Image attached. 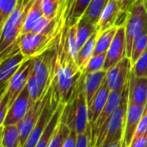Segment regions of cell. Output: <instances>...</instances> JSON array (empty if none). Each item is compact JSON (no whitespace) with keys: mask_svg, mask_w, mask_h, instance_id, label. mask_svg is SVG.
Listing matches in <instances>:
<instances>
[{"mask_svg":"<svg viewBox=\"0 0 147 147\" xmlns=\"http://www.w3.org/2000/svg\"><path fill=\"white\" fill-rule=\"evenodd\" d=\"M33 70V59H27L18 69V71L15 73V75L11 78L9 83L3 87L2 91H5L9 101V107L16 101L17 96L21 94V92L27 86L29 76Z\"/></svg>","mask_w":147,"mask_h":147,"instance_id":"9c48e42d","label":"cell"},{"mask_svg":"<svg viewBox=\"0 0 147 147\" xmlns=\"http://www.w3.org/2000/svg\"><path fill=\"white\" fill-rule=\"evenodd\" d=\"M127 38V55L130 59L134 39L147 32V9L144 0H137L129 10L128 19L125 26Z\"/></svg>","mask_w":147,"mask_h":147,"instance_id":"5b68a950","label":"cell"},{"mask_svg":"<svg viewBox=\"0 0 147 147\" xmlns=\"http://www.w3.org/2000/svg\"><path fill=\"white\" fill-rule=\"evenodd\" d=\"M129 147H147V135L140 138L137 140L132 141Z\"/></svg>","mask_w":147,"mask_h":147,"instance_id":"b9f144b4","label":"cell"},{"mask_svg":"<svg viewBox=\"0 0 147 147\" xmlns=\"http://www.w3.org/2000/svg\"><path fill=\"white\" fill-rule=\"evenodd\" d=\"M68 30L69 26L65 22L64 30L56 37L55 65L51 84L54 99L63 104H66L72 98L83 74L69 51Z\"/></svg>","mask_w":147,"mask_h":147,"instance_id":"6da1fadb","label":"cell"},{"mask_svg":"<svg viewBox=\"0 0 147 147\" xmlns=\"http://www.w3.org/2000/svg\"><path fill=\"white\" fill-rule=\"evenodd\" d=\"M105 147H122V141L121 142H115V143H113V144H110L109 146Z\"/></svg>","mask_w":147,"mask_h":147,"instance_id":"7bdbcfd3","label":"cell"},{"mask_svg":"<svg viewBox=\"0 0 147 147\" xmlns=\"http://www.w3.org/2000/svg\"><path fill=\"white\" fill-rule=\"evenodd\" d=\"M64 107H65V104H63V103L59 104L56 111L54 112L50 122L48 123L41 139L40 140L36 147H48L49 143L51 141V139H52V137L60 121V118H61V115H62Z\"/></svg>","mask_w":147,"mask_h":147,"instance_id":"603a6c76","label":"cell"},{"mask_svg":"<svg viewBox=\"0 0 147 147\" xmlns=\"http://www.w3.org/2000/svg\"><path fill=\"white\" fill-rule=\"evenodd\" d=\"M55 43L49 50L33 58V71L44 92L51 86L55 65Z\"/></svg>","mask_w":147,"mask_h":147,"instance_id":"52a82bcc","label":"cell"},{"mask_svg":"<svg viewBox=\"0 0 147 147\" xmlns=\"http://www.w3.org/2000/svg\"><path fill=\"white\" fill-rule=\"evenodd\" d=\"M132 70V63L128 57L124 58L116 65L107 71L106 82L110 90H124L129 82Z\"/></svg>","mask_w":147,"mask_h":147,"instance_id":"7c38bea8","label":"cell"},{"mask_svg":"<svg viewBox=\"0 0 147 147\" xmlns=\"http://www.w3.org/2000/svg\"><path fill=\"white\" fill-rule=\"evenodd\" d=\"M117 29H118V28L113 27V28L99 34V36L96 40V47H95L94 55L107 53L115 36Z\"/></svg>","mask_w":147,"mask_h":147,"instance_id":"4316f807","label":"cell"},{"mask_svg":"<svg viewBox=\"0 0 147 147\" xmlns=\"http://www.w3.org/2000/svg\"><path fill=\"white\" fill-rule=\"evenodd\" d=\"M67 40H68L69 51L71 56L73 57V59L76 60L79 53V49L77 45V24L72 27H69Z\"/></svg>","mask_w":147,"mask_h":147,"instance_id":"d590c367","label":"cell"},{"mask_svg":"<svg viewBox=\"0 0 147 147\" xmlns=\"http://www.w3.org/2000/svg\"><path fill=\"white\" fill-rule=\"evenodd\" d=\"M78 134L75 131H71L67 137L66 140L65 141V144L63 147H76L77 146V142H78Z\"/></svg>","mask_w":147,"mask_h":147,"instance_id":"ab89813d","label":"cell"},{"mask_svg":"<svg viewBox=\"0 0 147 147\" xmlns=\"http://www.w3.org/2000/svg\"><path fill=\"white\" fill-rule=\"evenodd\" d=\"M60 121L78 134H84L90 125L89 108L84 88V77L78 84L77 90L69 102L65 104Z\"/></svg>","mask_w":147,"mask_h":147,"instance_id":"7a4b0ae2","label":"cell"},{"mask_svg":"<svg viewBox=\"0 0 147 147\" xmlns=\"http://www.w3.org/2000/svg\"><path fill=\"white\" fill-rule=\"evenodd\" d=\"M70 133V128L60 121L51 139L48 147H63Z\"/></svg>","mask_w":147,"mask_h":147,"instance_id":"f1b7e54d","label":"cell"},{"mask_svg":"<svg viewBox=\"0 0 147 147\" xmlns=\"http://www.w3.org/2000/svg\"><path fill=\"white\" fill-rule=\"evenodd\" d=\"M128 102L147 105V78H138L131 72L128 82Z\"/></svg>","mask_w":147,"mask_h":147,"instance_id":"2e32d148","label":"cell"},{"mask_svg":"<svg viewBox=\"0 0 147 147\" xmlns=\"http://www.w3.org/2000/svg\"><path fill=\"white\" fill-rule=\"evenodd\" d=\"M96 31L97 28L96 25L80 19L77 24V45L79 51L90 36Z\"/></svg>","mask_w":147,"mask_h":147,"instance_id":"83f0119b","label":"cell"},{"mask_svg":"<svg viewBox=\"0 0 147 147\" xmlns=\"http://www.w3.org/2000/svg\"><path fill=\"white\" fill-rule=\"evenodd\" d=\"M120 11L121 8L119 6L118 0H109L101 14L100 19L96 25L97 30L102 33L115 27V22Z\"/></svg>","mask_w":147,"mask_h":147,"instance_id":"ffe728a7","label":"cell"},{"mask_svg":"<svg viewBox=\"0 0 147 147\" xmlns=\"http://www.w3.org/2000/svg\"><path fill=\"white\" fill-rule=\"evenodd\" d=\"M128 15H129V11H124V10H121L118 14V16L116 18V21L115 22V27L116 28H122L125 27L128 19Z\"/></svg>","mask_w":147,"mask_h":147,"instance_id":"f35d334b","label":"cell"},{"mask_svg":"<svg viewBox=\"0 0 147 147\" xmlns=\"http://www.w3.org/2000/svg\"><path fill=\"white\" fill-rule=\"evenodd\" d=\"M34 104V102L31 100L26 86L24 90L21 92V94L17 96L13 104L9 107L4 121L1 125V127L4 126L18 125L23 120V118Z\"/></svg>","mask_w":147,"mask_h":147,"instance_id":"8fae6325","label":"cell"},{"mask_svg":"<svg viewBox=\"0 0 147 147\" xmlns=\"http://www.w3.org/2000/svg\"><path fill=\"white\" fill-rule=\"evenodd\" d=\"M124 90L110 91L108 102H107L102 112L101 113L100 116L98 117V119L96 120V121L94 124H92V125L90 124L91 133H92V144L95 142V140L97 139V137L103 131V129L105 128L110 117L112 116V115L115 112V110L120 106Z\"/></svg>","mask_w":147,"mask_h":147,"instance_id":"30bf717a","label":"cell"},{"mask_svg":"<svg viewBox=\"0 0 147 147\" xmlns=\"http://www.w3.org/2000/svg\"><path fill=\"white\" fill-rule=\"evenodd\" d=\"M122 147H124V146H122Z\"/></svg>","mask_w":147,"mask_h":147,"instance_id":"f6af8a7d","label":"cell"},{"mask_svg":"<svg viewBox=\"0 0 147 147\" xmlns=\"http://www.w3.org/2000/svg\"><path fill=\"white\" fill-rule=\"evenodd\" d=\"M147 135V106L146 109V111H145V114L143 115V117L141 118L140 123H139V126L136 129V132H135V134H134V137L133 139V141L134 140H139L140 138L143 137V136H146Z\"/></svg>","mask_w":147,"mask_h":147,"instance_id":"74e56055","label":"cell"},{"mask_svg":"<svg viewBox=\"0 0 147 147\" xmlns=\"http://www.w3.org/2000/svg\"><path fill=\"white\" fill-rule=\"evenodd\" d=\"M146 106L128 102L122 140V146L124 147L130 146L139 123L145 114Z\"/></svg>","mask_w":147,"mask_h":147,"instance_id":"9a60e30c","label":"cell"},{"mask_svg":"<svg viewBox=\"0 0 147 147\" xmlns=\"http://www.w3.org/2000/svg\"><path fill=\"white\" fill-rule=\"evenodd\" d=\"M127 106L128 84L123 91L120 106L110 117L103 131L92 144V147H105L110 144L122 141Z\"/></svg>","mask_w":147,"mask_h":147,"instance_id":"3957f363","label":"cell"},{"mask_svg":"<svg viewBox=\"0 0 147 147\" xmlns=\"http://www.w3.org/2000/svg\"><path fill=\"white\" fill-rule=\"evenodd\" d=\"M49 92H50V88L40 99H39L37 102H34V104L30 108V109L28 110V112L27 113L23 120L17 125L19 131H20V135H21L22 147L24 145L25 141L27 140L32 130L36 126L37 122L39 121V119L41 115V113L48 99Z\"/></svg>","mask_w":147,"mask_h":147,"instance_id":"4fadbf2b","label":"cell"},{"mask_svg":"<svg viewBox=\"0 0 147 147\" xmlns=\"http://www.w3.org/2000/svg\"><path fill=\"white\" fill-rule=\"evenodd\" d=\"M1 147H22L21 135L17 125L2 127Z\"/></svg>","mask_w":147,"mask_h":147,"instance_id":"d4e9b609","label":"cell"},{"mask_svg":"<svg viewBox=\"0 0 147 147\" xmlns=\"http://www.w3.org/2000/svg\"><path fill=\"white\" fill-rule=\"evenodd\" d=\"M107 71H100L96 72H92L89 74H84V88L85 96L87 98L88 105L90 103L96 94L101 89L105 78H106Z\"/></svg>","mask_w":147,"mask_h":147,"instance_id":"d6986e66","label":"cell"},{"mask_svg":"<svg viewBox=\"0 0 147 147\" xmlns=\"http://www.w3.org/2000/svg\"><path fill=\"white\" fill-rule=\"evenodd\" d=\"M67 1L68 0H42L43 16L48 19L55 18L61 10V6Z\"/></svg>","mask_w":147,"mask_h":147,"instance_id":"f546056e","label":"cell"},{"mask_svg":"<svg viewBox=\"0 0 147 147\" xmlns=\"http://www.w3.org/2000/svg\"><path fill=\"white\" fill-rule=\"evenodd\" d=\"M91 0H73L69 7L66 23L69 27H72L80 21L89 7Z\"/></svg>","mask_w":147,"mask_h":147,"instance_id":"cb8c5ba5","label":"cell"},{"mask_svg":"<svg viewBox=\"0 0 147 147\" xmlns=\"http://www.w3.org/2000/svg\"><path fill=\"white\" fill-rule=\"evenodd\" d=\"M35 0H20L16 9L1 27L0 52L3 53L17 42L27 15Z\"/></svg>","mask_w":147,"mask_h":147,"instance_id":"277c9868","label":"cell"},{"mask_svg":"<svg viewBox=\"0 0 147 147\" xmlns=\"http://www.w3.org/2000/svg\"><path fill=\"white\" fill-rule=\"evenodd\" d=\"M126 57H127L126 28L125 27H122L117 29L115 36L106 53L104 71H108L114 67Z\"/></svg>","mask_w":147,"mask_h":147,"instance_id":"5bb4252c","label":"cell"},{"mask_svg":"<svg viewBox=\"0 0 147 147\" xmlns=\"http://www.w3.org/2000/svg\"><path fill=\"white\" fill-rule=\"evenodd\" d=\"M131 72L138 78H147V48L132 65Z\"/></svg>","mask_w":147,"mask_h":147,"instance_id":"e575fe53","label":"cell"},{"mask_svg":"<svg viewBox=\"0 0 147 147\" xmlns=\"http://www.w3.org/2000/svg\"><path fill=\"white\" fill-rule=\"evenodd\" d=\"M56 34L44 35L33 32L22 34L18 39L21 52L27 59L35 58L49 50L55 43Z\"/></svg>","mask_w":147,"mask_h":147,"instance_id":"8992f818","label":"cell"},{"mask_svg":"<svg viewBox=\"0 0 147 147\" xmlns=\"http://www.w3.org/2000/svg\"><path fill=\"white\" fill-rule=\"evenodd\" d=\"M109 1V0H91L89 7L81 19L96 26L101 14L108 4Z\"/></svg>","mask_w":147,"mask_h":147,"instance_id":"484cf974","label":"cell"},{"mask_svg":"<svg viewBox=\"0 0 147 147\" xmlns=\"http://www.w3.org/2000/svg\"><path fill=\"white\" fill-rule=\"evenodd\" d=\"M27 89L28 90V93H29V96L31 98V100L35 102H37L39 99H40L46 93L42 90V89L40 88L37 79H36V77L32 70V72L29 76V78H28V84H27Z\"/></svg>","mask_w":147,"mask_h":147,"instance_id":"1f68e13d","label":"cell"},{"mask_svg":"<svg viewBox=\"0 0 147 147\" xmlns=\"http://www.w3.org/2000/svg\"><path fill=\"white\" fill-rule=\"evenodd\" d=\"M27 59L24 54L20 51L15 55H12L1 61L0 66V83L4 87L15 73L21 67L22 64Z\"/></svg>","mask_w":147,"mask_h":147,"instance_id":"e0dca14e","label":"cell"},{"mask_svg":"<svg viewBox=\"0 0 147 147\" xmlns=\"http://www.w3.org/2000/svg\"><path fill=\"white\" fill-rule=\"evenodd\" d=\"M137 0H118L121 10L129 11Z\"/></svg>","mask_w":147,"mask_h":147,"instance_id":"60d3db41","label":"cell"},{"mask_svg":"<svg viewBox=\"0 0 147 147\" xmlns=\"http://www.w3.org/2000/svg\"><path fill=\"white\" fill-rule=\"evenodd\" d=\"M106 61V53L94 55L87 63L84 69L82 71L84 74H89L92 72H96L104 70Z\"/></svg>","mask_w":147,"mask_h":147,"instance_id":"d6a6232c","label":"cell"},{"mask_svg":"<svg viewBox=\"0 0 147 147\" xmlns=\"http://www.w3.org/2000/svg\"><path fill=\"white\" fill-rule=\"evenodd\" d=\"M144 3H145V6H146L147 9V0H144Z\"/></svg>","mask_w":147,"mask_h":147,"instance_id":"ee69618b","label":"cell"},{"mask_svg":"<svg viewBox=\"0 0 147 147\" xmlns=\"http://www.w3.org/2000/svg\"><path fill=\"white\" fill-rule=\"evenodd\" d=\"M147 48V32L142 33L141 34L138 35L133 43L132 47V53L130 60L132 65L138 60V59L141 56V54L146 51Z\"/></svg>","mask_w":147,"mask_h":147,"instance_id":"4dcf8cb0","label":"cell"},{"mask_svg":"<svg viewBox=\"0 0 147 147\" xmlns=\"http://www.w3.org/2000/svg\"><path fill=\"white\" fill-rule=\"evenodd\" d=\"M76 147H92V133L90 124L84 134L78 135V142Z\"/></svg>","mask_w":147,"mask_h":147,"instance_id":"8d00e7d4","label":"cell"},{"mask_svg":"<svg viewBox=\"0 0 147 147\" xmlns=\"http://www.w3.org/2000/svg\"><path fill=\"white\" fill-rule=\"evenodd\" d=\"M43 16H44L42 11V0H35L27 15L21 35L31 33L36 24Z\"/></svg>","mask_w":147,"mask_h":147,"instance_id":"7402d4cb","label":"cell"},{"mask_svg":"<svg viewBox=\"0 0 147 147\" xmlns=\"http://www.w3.org/2000/svg\"><path fill=\"white\" fill-rule=\"evenodd\" d=\"M110 94V90L107 84L106 79L104 80L101 89L98 90V92L96 94L90 103L88 105L89 108V121L90 124H94L98 117L100 116L101 113L102 112L109 96Z\"/></svg>","mask_w":147,"mask_h":147,"instance_id":"ac0fdd59","label":"cell"},{"mask_svg":"<svg viewBox=\"0 0 147 147\" xmlns=\"http://www.w3.org/2000/svg\"><path fill=\"white\" fill-rule=\"evenodd\" d=\"M99 34L100 32L98 30L95 32L90 36V38L85 42V44L81 47L79 51L78 56L76 59V63L81 71L84 69L89 60L94 56L95 47H96V40L99 36Z\"/></svg>","mask_w":147,"mask_h":147,"instance_id":"44dd1931","label":"cell"},{"mask_svg":"<svg viewBox=\"0 0 147 147\" xmlns=\"http://www.w3.org/2000/svg\"><path fill=\"white\" fill-rule=\"evenodd\" d=\"M20 0H0V24L1 27L16 9Z\"/></svg>","mask_w":147,"mask_h":147,"instance_id":"836d02e7","label":"cell"},{"mask_svg":"<svg viewBox=\"0 0 147 147\" xmlns=\"http://www.w3.org/2000/svg\"><path fill=\"white\" fill-rule=\"evenodd\" d=\"M59 104V103L54 99L53 96L52 87H50L49 96L44 107V109L41 113V115L39 119V121L37 122L36 126L30 133L29 136L28 137L22 147H36L40 140L41 139L48 123L50 122L54 112L56 111Z\"/></svg>","mask_w":147,"mask_h":147,"instance_id":"ba28073f","label":"cell"}]
</instances>
